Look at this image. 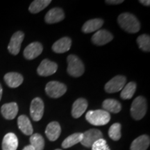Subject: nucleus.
Wrapping results in <instances>:
<instances>
[{
  "label": "nucleus",
  "instance_id": "f257e3e1",
  "mask_svg": "<svg viewBox=\"0 0 150 150\" xmlns=\"http://www.w3.org/2000/svg\"><path fill=\"white\" fill-rule=\"evenodd\" d=\"M117 22L124 31L129 33H135L139 31L140 24L136 17L129 13H124L118 16Z\"/></svg>",
  "mask_w": 150,
  "mask_h": 150
},
{
  "label": "nucleus",
  "instance_id": "f03ea898",
  "mask_svg": "<svg viewBox=\"0 0 150 150\" xmlns=\"http://www.w3.org/2000/svg\"><path fill=\"white\" fill-rule=\"evenodd\" d=\"M86 119L94 126H104L109 122L110 115L104 110H89L86 113Z\"/></svg>",
  "mask_w": 150,
  "mask_h": 150
},
{
  "label": "nucleus",
  "instance_id": "7ed1b4c3",
  "mask_svg": "<svg viewBox=\"0 0 150 150\" xmlns=\"http://www.w3.org/2000/svg\"><path fill=\"white\" fill-rule=\"evenodd\" d=\"M67 73L73 77H79L83 75L85 71L84 65L76 56L69 55L67 56Z\"/></svg>",
  "mask_w": 150,
  "mask_h": 150
},
{
  "label": "nucleus",
  "instance_id": "20e7f679",
  "mask_svg": "<svg viewBox=\"0 0 150 150\" xmlns=\"http://www.w3.org/2000/svg\"><path fill=\"white\" fill-rule=\"evenodd\" d=\"M147 101L144 97H136L132 102L131 107V115L136 120H140L147 112Z\"/></svg>",
  "mask_w": 150,
  "mask_h": 150
},
{
  "label": "nucleus",
  "instance_id": "39448f33",
  "mask_svg": "<svg viewBox=\"0 0 150 150\" xmlns=\"http://www.w3.org/2000/svg\"><path fill=\"white\" fill-rule=\"evenodd\" d=\"M67 91V87L61 82L52 81L47 83L45 87L47 95L52 98H59L63 96Z\"/></svg>",
  "mask_w": 150,
  "mask_h": 150
},
{
  "label": "nucleus",
  "instance_id": "423d86ee",
  "mask_svg": "<svg viewBox=\"0 0 150 150\" xmlns=\"http://www.w3.org/2000/svg\"><path fill=\"white\" fill-rule=\"evenodd\" d=\"M126 82L127 79L125 76H122V75H117L108 81V82L105 85L104 89L108 93H117L122 90Z\"/></svg>",
  "mask_w": 150,
  "mask_h": 150
},
{
  "label": "nucleus",
  "instance_id": "0eeeda50",
  "mask_svg": "<svg viewBox=\"0 0 150 150\" xmlns=\"http://www.w3.org/2000/svg\"><path fill=\"white\" fill-rule=\"evenodd\" d=\"M82 134L83 136L81 143L88 148L91 147L97 140L103 138V134L101 131L95 129H89Z\"/></svg>",
  "mask_w": 150,
  "mask_h": 150
},
{
  "label": "nucleus",
  "instance_id": "6e6552de",
  "mask_svg": "<svg viewBox=\"0 0 150 150\" xmlns=\"http://www.w3.org/2000/svg\"><path fill=\"white\" fill-rule=\"evenodd\" d=\"M44 103L39 97H35L32 100L30 106V115L34 121H39L42 119L44 113Z\"/></svg>",
  "mask_w": 150,
  "mask_h": 150
},
{
  "label": "nucleus",
  "instance_id": "1a4fd4ad",
  "mask_svg": "<svg viewBox=\"0 0 150 150\" xmlns=\"http://www.w3.org/2000/svg\"><path fill=\"white\" fill-rule=\"evenodd\" d=\"M58 65L56 63L48 59H44L38 67V74L42 76H48L56 73Z\"/></svg>",
  "mask_w": 150,
  "mask_h": 150
},
{
  "label": "nucleus",
  "instance_id": "9d476101",
  "mask_svg": "<svg viewBox=\"0 0 150 150\" xmlns=\"http://www.w3.org/2000/svg\"><path fill=\"white\" fill-rule=\"evenodd\" d=\"M113 39V35L107 30L102 29L97 31L92 37L91 40L93 44L98 46L104 45L110 42Z\"/></svg>",
  "mask_w": 150,
  "mask_h": 150
},
{
  "label": "nucleus",
  "instance_id": "9b49d317",
  "mask_svg": "<svg viewBox=\"0 0 150 150\" xmlns=\"http://www.w3.org/2000/svg\"><path fill=\"white\" fill-rule=\"evenodd\" d=\"M24 34L22 31H17L11 37L8 45L9 52L13 55H17L20 52L21 44L24 40Z\"/></svg>",
  "mask_w": 150,
  "mask_h": 150
},
{
  "label": "nucleus",
  "instance_id": "f8f14e48",
  "mask_svg": "<svg viewBox=\"0 0 150 150\" xmlns=\"http://www.w3.org/2000/svg\"><path fill=\"white\" fill-rule=\"evenodd\" d=\"M42 45L38 42H33L29 44L24 50V56L28 60H33L40 56L42 52Z\"/></svg>",
  "mask_w": 150,
  "mask_h": 150
},
{
  "label": "nucleus",
  "instance_id": "ddd939ff",
  "mask_svg": "<svg viewBox=\"0 0 150 150\" xmlns=\"http://www.w3.org/2000/svg\"><path fill=\"white\" fill-rule=\"evenodd\" d=\"M64 18V12L61 8H54L48 11L45 18V20L47 24H54L62 21Z\"/></svg>",
  "mask_w": 150,
  "mask_h": 150
},
{
  "label": "nucleus",
  "instance_id": "4468645a",
  "mask_svg": "<svg viewBox=\"0 0 150 150\" xmlns=\"http://www.w3.org/2000/svg\"><path fill=\"white\" fill-rule=\"evenodd\" d=\"M1 112L6 120H13L18 112V106L16 102L7 103L1 106Z\"/></svg>",
  "mask_w": 150,
  "mask_h": 150
},
{
  "label": "nucleus",
  "instance_id": "2eb2a0df",
  "mask_svg": "<svg viewBox=\"0 0 150 150\" xmlns=\"http://www.w3.org/2000/svg\"><path fill=\"white\" fill-rule=\"evenodd\" d=\"M72 45V40L70 38L64 37L59 39L52 45V50L57 54H63L70 50Z\"/></svg>",
  "mask_w": 150,
  "mask_h": 150
},
{
  "label": "nucleus",
  "instance_id": "dca6fc26",
  "mask_svg": "<svg viewBox=\"0 0 150 150\" xmlns=\"http://www.w3.org/2000/svg\"><path fill=\"white\" fill-rule=\"evenodd\" d=\"M61 133V126L57 122H52L46 127L45 134L50 141H55L57 140Z\"/></svg>",
  "mask_w": 150,
  "mask_h": 150
},
{
  "label": "nucleus",
  "instance_id": "f3484780",
  "mask_svg": "<svg viewBox=\"0 0 150 150\" xmlns=\"http://www.w3.org/2000/svg\"><path fill=\"white\" fill-rule=\"evenodd\" d=\"M88 108V102L83 98H79L76 99L72 105V115L74 118L80 117Z\"/></svg>",
  "mask_w": 150,
  "mask_h": 150
},
{
  "label": "nucleus",
  "instance_id": "a211bd4d",
  "mask_svg": "<svg viewBox=\"0 0 150 150\" xmlns=\"http://www.w3.org/2000/svg\"><path fill=\"white\" fill-rule=\"evenodd\" d=\"M18 147V139L13 133H8L4 137L2 150H16Z\"/></svg>",
  "mask_w": 150,
  "mask_h": 150
},
{
  "label": "nucleus",
  "instance_id": "6ab92c4d",
  "mask_svg": "<svg viewBox=\"0 0 150 150\" xmlns=\"http://www.w3.org/2000/svg\"><path fill=\"white\" fill-rule=\"evenodd\" d=\"M4 81L10 88H15L20 86L23 82V76L17 72H9L5 74Z\"/></svg>",
  "mask_w": 150,
  "mask_h": 150
},
{
  "label": "nucleus",
  "instance_id": "aec40b11",
  "mask_svg": "<svg viewBox=\"0 0 150 150\" xmlns=\"http://www.w3.org/2000/svg\"><path fill=\"white\" fill-rule=\"evenodd\" d=\"M104 24V20L100 18H95L88 20L82 27V31L85 33H90L97 31Z\"/></svg>",
  "mask_w": 150,
  "mask_h": 150
},
{
  "label": "nucleus",
  "instance_id": "412c9836",
  "mask_svg": "<svg viewBox=\"0 0 150 150\" xmlns=\"http://www.w3.org/2000/svg\"><path fill=\"white\" fill-rule=\"evenodd\" d=\"M18 128L24 134L27 136H31L33 134V127L31 122L27 116L20 115L18 119Z\"/></svg>",
  "mask_w": 150,
  "mask_h": 150
},
{
  "label": "nucleus",
  "instance_id": "4be33fe9",
  "mask_svg": "<svg viewBox=\"0 0 150 150\" xmlns=\"http://www.w3.org/2000/svg\"><path fill=\"white\" fill-rule=\"evenodd\" d=\"M150 144L149 137L142 135L135 139L131 143L130 150H147Z\"/></svg>",
  "mask_w": 150,
  "mask_h": 150
},
{
  "label": "nucleus",
  "instance_id": "5701e85b",
  "mask_svg": "<svg viewBox=\"0 0 150 150\" xmlns=\"http://www.w3.org/2000/svg\"><path fill=\"white\" fill-rule=\"evenodd\" d=\"M102 107L108 112L118 113L121 111L122 106L118 101L114 99H107L102 103Z\"/></svg>",
  "mask_w": 150,
  "mask_h": 150
},
{
  "label": "nucleus",
  "instance_id": "b1692460",
  "mask_svg": "<svg viewBox=\"0 0 150 150\" xmlns=\"http://www.w3.org/2000/svg\"><path fill=\"white\" fill-rule=\"evenodd\" d=\"M82 136H83L82 133H75V134L70 135L67 137L62 142V147L64 149H67V148H70L76 145L81 141Z\"/></svg>",
  "mask_w": 150,
  "mask_h": 150
},
{
  "label": "nucleus",
  "instance_id": "393cba45",
  "mask_svg": "<svg viewBox=\"0 0 150 150\" xmlns=\"http://www.w3.org/2000/svg\"><path fill=\"white\" fill-rule=\"evenodd\" d=\"M51 2V0H35L30 5L29 11L31 13H38L44 10Z\"/></svg>",
  "mask_w": 150,
  "mask_h": 150
},
{
  "label": "nucleus",
  "instance_id": "a878e982",
  "mask_svg": "<svg viewBox=\"0 0 150 150\" xmlns=\"http://www.w3.org/2000/svg\"><path fill=\"white\" fill-rule=\"evenodd\" d=\"M136 90V84L134 82H129L124 86L122 90L120 96L123 99H130L134 96Z\"/></svg>",
  "mask_w": 150,
  "mask_h": 150
},
{
  "label": "nucleus",
  "instance_id": "bb28decb",
  "mask_svg": "<svg viewBox=\"0 0 150 150\" xmlns=\"http://www.w3.org/2000/svg\"><path fill=\"white\" fill-rule=\"evenodd\" d=\"M30 145L35 150H43L45 147V140L39 134H32L30 137Z\"/></svg>",
  "mask_w": 150,
  "mask_h": 150
},
{
  "label": "nucleus",
  "instance_id": "cd10ccee",
  "mask_svg": "<svg viewBox=\"0 0 150 150\" xmlns=\"http://www.w3.org/2000/svg\"><path fill=\"white\" fill-rule=\"evenodd\" d=\"M137 43L140 50L144 52L150 51V37L149 35L142 34L137 38Z\"/></svg>",
  "mask_w": 150,
  "mask_h": 150
},
{
  "label": "nucleus",
  "instance_id": "c85d7f7f",
  "mask_svg": "<svg viewBox=\"0 0 150 150\" xmlns=\"http://www.w3.org/2000/svg\"><path fill=\"white\" fill-rule=\"evenodd\" d=\"M108 136L112 140L117 141L121 138V125L115 123L110 126L108 130Z\"/></svg>",
  "mask_w": 150,
  "mask_h": 150
},
{
  "label": "nucleus",
  "instance_id": "c756f323",
  "mask_svg": "<svg viewBox=\"0 0 150 150\" xmlns=\"http://www.w3.org/2000/svg\"><path fill=\"white\" fill-rule=\"evenodd\" d=\"M92 150H110L106 140L104 138L97 140L92 146Z\"/></svg>",
  "mask_w": 150,
  "mask_h": 150
},
{
  "label": "nucleus",
  "instance_id": "7c9ffc66",
  "mask_svg": "<svg viewBox=\"0 0 150 150\" xmlns=\"http://www.w3.org/2000/svg\"><path fill=\"white\" fill-rule=\"evenodd\" d=\"M123 0H108V1H106V3L108 4H120L123 3Z\"/></svg>",
  "mask_w": 150,
  "mask_h": 150
},
{
  "label": "nucleus",
  "instance_id": "2f4dec72",
  "mask_svg": "<svg viewBox=\"0 0 150 150\" xmlns=\"http://www.w3.org/2000/svg\"><path fill=\"white\" fill-rule=\"evenodd\" d=\"M140 3H141L142 4L146 6H149L150 5V1L149 0H140L139 1Z\"/></svg>",
  "mask_w": 150,
  "mask_h": 150
},
{
  "label": "nucleus",
  "instance_id": "473e14b6",
  "mask_svg": "<svg viewBox=\"0 0 150 150\" xmlns=\"http://www.w3.org/2000/svg\"><path fill=\"white\" fill-rule=\"evenodd\" d=\"M22 150H35V149H33V147H32V146H31V145H29L26 146V147H24Z\"/></svg>",
  "mask_w": 150,
  "mask_h": 150
},
{
  "label": "nucleus",
  "instance_id": "72a5a7b5",
  "mask_svg": "<svg viewBox=\"0 0 150 150\" xmlns=\"http://www.w3.org/2000/svg\"><path fill=\"white\" fill-rule=\"evenodd\" d=\"M1 96H2V87H1V84H0V101H1Z\"/></svg>",
  "mask_w": 150,
  "mask_h": 150
},
{
  "label": "nucleus",
  "instance_id": "f704fd0d",
  "mask_svg": "<svg viewBox=\"0 0 150 150\" xmlns=\"http://www.w3.org/2000/svg\"><path fill=\"white\" fill-rule=\"evenodd\" d=\"M55 150H61V149H55Z\"/></svg>",
  "mask_w": 150,
  "mask_h": 150
}]
</instances>
